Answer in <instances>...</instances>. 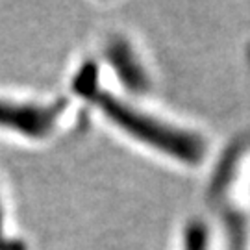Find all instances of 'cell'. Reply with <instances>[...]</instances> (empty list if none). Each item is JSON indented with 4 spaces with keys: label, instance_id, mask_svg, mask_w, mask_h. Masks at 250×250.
I'll use <instances>...</instances> for the list:
<instances>
[{
    "label": "cell",
    "instance_id": "cell-6",
    "mask_svg": "<svg viewBox=\"0 0 250 250\" xmlns=\"http://www.w3.org/2000/svg\"><path fill=\"white\" fill-rule=\"evenodd\" d=\"M2 223H4V213H2V204H0V235H4L2 233Z\"/></svg>",
    "mask_w": 250,
    "mask_h": 250
},
{
    "label": "cell",
    "instance_id": "cell-1",
    "mask_svg": "<svg viewBox=\"0 0 250 250\" xmlns=\"http://www.w3.org/2000/svg\"><path fill=\"white\" fill-rule=\"evenodd\" d=\"M93 99L97 100L99 107L113 125L125 130L128 135L143 141L145 145L186 163H197L202 160L204 143L195 134L161 123L156 117L146 115L113 95L97 91Z\"/></svg>",
    "mask_w": 250,
    "mask_h": 250
},
{
    "label": "cell",
    "instance_id": "cell-3",
    "mask_svg": "<svg viewBox=\"0 0 250 250\" xmlns=\"http://www.w3.org/2000/svg\"><path fill=\"white\" fill-rule=\"evenodd\" d=\"M106 54L117 76L125 85H128L132 91H145L148 87V76L128 43H125L123 39H115L107 45Z\"/></svg>",
    "mask_w": 250,
    "mask_h": 250
},
{
    "label": "cell",
    "instance_id": "cell-4",
    "mask_svg": "<svg viewBox=\"0 0 250 250\" xmlns=\"http://www.w3.org/2000/svg\"><path fill=\"white\" fill-rule=\"evenodd\" d=\"M184 250H208V232L202 224H189L186 239H184Z\"/></svg>",
    "mask_w": 250,
    "mask_h": 250
},
{
    "label": "cell",
    "instance_id": "cell-5",
    "mask_svg": "<svg viewBox=\"0 0 250 250\" xmlns=\"http://www.w3.org/2000/svg\"><path fill=\"white\" fill-rule=\"evenodd\" d=\"M0 250H26L24 243L17 241V239H8L4 235H0Z\"/></svg>",
    "mask_w": 250,
    "mask_h": 250
},
{
    "label": "cell",
    "instance_id": "cell-2",
    "mask_svg": "<svg viewBox=\"0 0 250 250\" xmlns=\"http://www.w3.org/2000/svg\"><path fill=\"white\" fill-rule=\"evenodd\" d=\"M56 109L0 100V126L28 135H43L54 126Z\"/></svg>",
    "mask_w": 250,
    "mask_h": 250
}]
</instances>
